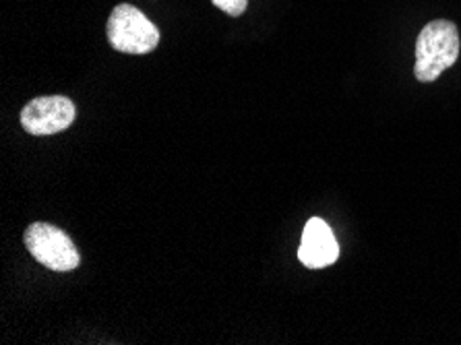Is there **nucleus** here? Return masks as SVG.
<instances>
[{
    "mask_svg": "<svg viewBox=\"0 0 461 345\" xmlns=\"http://www.w3.org/2000/svg\"><path fill=\"white\" fill-rule=\"evenodd\" d=\"M461 41L457 25L447 19L430 21L416 40L414 77L420 83L437 81L459 59Z\"/></svg>",
    "mask_w": 461,
    "mask_h": 345,
    "instance_id": "1",
    "label": "nucleus"
},
{
    "mask_svg": "<svg viewBox=\"0 0 461 345\" xmlns=\"http://www.w3.org/2000/svg\"><path fill=\"white\" fill-rule=\"evenodd\" d=\"M108 41L124 54H149L159 44V30L137 6L118 5L108 19Z\"/></svg>",
    "mask_w": 461,
    "mask_h": 345,
    "instance_id": "2",
    "label": "nucleus"
},
{
    "mask_svg": "<svg viewBox=\"0 0 461 345\" xmlns=\"http://www.w3.org/2000/svg\"><path fill=\"white\" fill-rule=\"evenodd\" d=\"M23 241L30 255L50 271L67 273L77 269L81 263V255L71 236L52 223H32L25 230Z\"/></svg>",
    "mask_w": 461,
    "mask_h": 345,
    "instance_id": "3",
    "label": "nucleus"
},
{
    "mask_svg": "<svg viewBox=\"0 0 461 345\" xmlns=\"http://www.w3.org/2000/svg\"><path fill=\"white\" fill-rule=\"evenodd\" d=\"M75 116V104L65 95L36 97L21 110V126L30 135H54V132L67 131Z\"/></svg>",
    "mask_w": 461,
    "mask_h": 345,
    "instance_id": "4",
    "label": "nucleus"
},
{
    "mask_svg": "<svg viewBox=\"0 0 461 345\" xmlns=\"http://www.w3.org/2000/svg\"><path fill=\"white\" fill-rule=\"evenodd\" d=\"M339 257V244L333 232L321 217H311L304 225L303 242L298 249L300 263L309 269H325Z\"/></svg>",
    "mask_w": 461,
    "mask_h": 345,
    "instance_id": "5",
    "label": "nucleus"
},
{
    "mask_svg": "<svg viewBox=\"0 0 461 345\" xmlns=\"http://www.w3.org/2000/svg\"><path fill=\"white\" fill-rule=\"evenodd\" d=\"M212 3L230 17H240L249 6V0H212Z\"/></svg>",
    "mask_w": 461,
    "mask_h": 345,
    "instance_id": "6",
    "label": "nucleus"
}]
</instances>
